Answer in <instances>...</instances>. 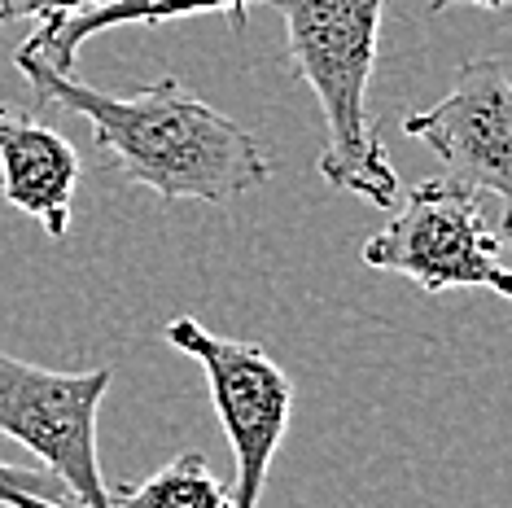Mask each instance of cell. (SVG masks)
<instances>
[{"label": "cell", "instance_id": "obj_9", "mask_svg": "<svg viewBox=\"0 0 512 508\" xmlns=\"http://www.w3.org/2000/svg\"><path fill=\"white\" fill-rule=\"evenodd\" d=\"M114 508H232V491L211 473L202 452H184L136 487L110 491Z\"/></svg>", "mask_w": 512, "mask_h": 508}, {"label": "cell", "instance_id": "obj_7", "mask_svg": "<svg viewBox=\"0 0 512 508\" xmlns=\"http://www.w3.org/2000/svg\"><path fill=\"white\" fill-rule=\"evenodd\" d=\"M79 184V154L57 127L0 106V193L49 237H66Z\"/></svg>", "mask_w": 512, "mask_h": 508}, {"label": "cell", "instance_id": "obj_2", "mask_svg": "<svg viewBox=\"0 0 512 508\" xmlns=\"http://www.w3.org/2000/svg\"><path fill=\"white\" fill-rule=\"evenodd\" d=\"M285 18L294 75L316 92L324 110L320 176L372 206H394L403 193L399 171L368 110L386 0H272Z\"/></svg>", "mask_w": 512, "mask_h": 508}, {"label": "cell", "instance_id": "obj_3", "mask_svg": "<svg viewBox=\"0 0 512 508\" xmlns=\"http://www.w3.org/2000/svg\"><path fill=\"white\" fill-rule=\"evenodd\" d=\"M403 206L381 233L364 241V263L377 272L407 276L425 294L486 290L512 294L504 237L482 206V189L451 176L421 180L399 193Z\"/></svg>", "mask_w": 512, "mask_h": 508}, {"label": "cell", "instance_id": "obj_10", "mask_svg": "<svg viewBox=\"0 0 512 508\" xmlns=\"http://www.w3.org/2000/svg\"><path fill=\"white\" fill-rule=\"evenodd\" d=\"M0 508H79L49 469H14L0 460Z\"/></svg>", "mask_w": 512, "mask_h": 508}, {"label": "cell", "instance_id": "obj_4", "mask_svg": "<svg viewBox=\"0 0 512 508\" xmlns=\"http://www.w3.org/2000/svg\"><path fill=\"white\" fill-rule=\"evenodd\" d=\"M110 381V364L57 373L0 351V438L27 447L79 508H114L97 456V412Z\"/></svg>", "mask_w": 512, "mask_h": 508}, {"label": "cell", "instance_id": "obj_5", "mask_svg": "<svg viewBox=\"0 0 512 508\" xmlns=\"http://www.w3.org/2000/svg\"><path fill=\"white\" fill-rule=\"evenodd\" d=\"M176 351L193 355L211 386V403L219 412V425L232 447V508H259L272 460L285 443L289 412H294V381L285 368L263 351L259 342L241 338H219L193 316H176L162 329Z\"/></svg>", "mask_w": 512, "mask_h": 508}, {"label": "cell", "instance_id": "obj_8", "mask_svg": "<svg viewBox=\"0 0 512 508\" xmlns=\"http://www.w3.org/2000/svg\"><path fill=\"white\" fill-rule=\"evenodd\" d=\"M272 5V0H97V5L79 9V14L49 18L18 44V53H27L31 62L49 66L57 75H75V57L97 31L110 27H162L176 18H197V14H224L232 27L246 31L250 9Z\"/></svg>", "mask_w": 512, "mask_h": 508}, {"label": "cell", "instance_id": "obj_6", "mask_svg": "<svg viewBox=\"0 0 512 508\" xmlns=\"http://www.w3.org/2000/svg\"><path fill=\"white\" fill-rule=\"evenodd\" d=\"M403 132L434 149L442 176L473 184L512 206V62L473 57L464 62L451 92L421 114H407Z\"/></svg>", "mask_w": 512, "mask_h": 508}, {"label": "cell", "instance_id": "obj_1", "mask_svg": "<svg viewBox=\"0 0 512 508\" xmlns=\"http://www.w3.org/2000/svg\"><path fill=\"white\" fill-rule=\"evenodd\" d=\"M14 66L40 106L79 114L114 171L127 184L158 193L162 202L189 198L219 206L263 189L276 176L259 136L211 101L193 97L176 75H162L132 97H114L31 62L27 53H14Z\"/></svg>", "mask_w": 512, "mask_h": 508}, {"label": "cell", "instance_id": "obj_11", "mask_svg": "<svg viewBox=\"0 0 512 508\" xmlns=\"http://www.w3.org/2000/svg\"><path fill=\"white\" fill-rule=\"evenodd\" d=\"M97 5V0H0V22H22V18H62V14H79V9Z\"/></svg>", "mask_w": 512, "mask_h": 508}, {"label": "cell", "instance_id": "obj_12", "mask_svg": "<svg viewBox=\"0 0 512 508\" xmlns=\"http://www.w3.org/2000/svg\"><path fill=\"white\" fill-rule=\"evenodd\" d=\"M451 5H477V9H504L508 0H429V14H442Z\"/></svg>", "mask_w": 512, "mask_h": 508}]
</instances>
